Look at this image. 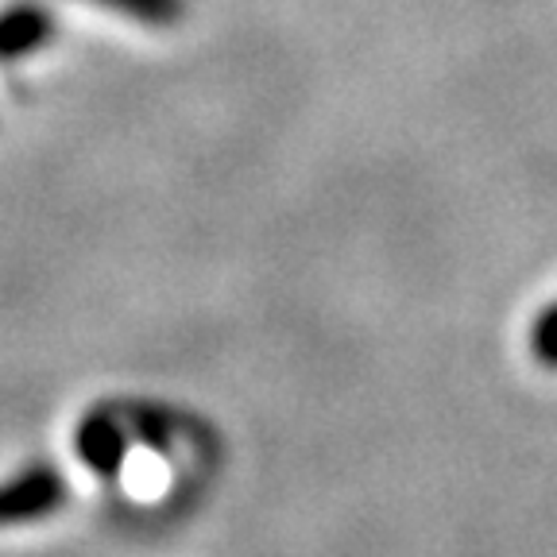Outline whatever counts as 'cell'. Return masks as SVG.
<instances>
[{
    "mask_svg": "<svg viewBox=\"0 0 557 557\" xmlns=\"http://www.w3.org/2000/svg\"><path fill=\"white\" fill-rule=\"evenodd\" d=\"M66 476L51 465H27L16 476L0 480V527H24V522L51 519L66 507Z\"/></svg>",
    "mask_w": 557,
    "mask_h": 557,
    "instance_id": "obj_1",
    "label": "cell"
},
{
    "mask_svg": "<svg viewBox=\"0 0 557 557\" xmlns=\"http://www.w3.org/2000/svg\"><path fill=\"white\" fill-rule=\"evenodd\" d=\"M132 430L121 422V414L109 407H89L74 426V457L82 469H89L101 480H116L124 472V457L132 449Z\"/></svg>",
    "mask_w": 557,
    "mask_h": 557,
    "instance_id": "obj_2",
    "label": "cell"
},
{
    "mask_svg": "<svg viewBox=\"0 0 557 557\" xmlns=\"http://www.w3.org/2000/svg\"><path fill=\"white\" fill-rule=\"evenodd\" d=\"M51 35H54L51 9L39 4V0H20V4L0 12V62L35 54L39 47L51 44Z\"/></svg>",
    "mask_w": 557,
    "mask_h": 557,
    "instance_id": "obj_3",
    "label": "cell"
},
{
    "mask_svg": "<svg viewBox=\"0 0 557 557\" xmlns=\"http://www.w3.org/2000/svg\"><path fill=\"white\" fill-rule=\"evenodd\" d=\"M89 4L113 9V12H121V16H132L151 27H171L186 16V0H89Z\"/></svg>",
    "mask_w": 557,
    "mask_h": 557,
    "instance_id": "obj_4",
    "label": "cell"
},
{
    "mask_svg": "<svg viewBox=\"0 0 557 557\" xmlns=\"http://www.w3.org/2000/svg\"><path fill=\"white\" fill-rule=\"evenodd\" d=\"M531 352L539 364L557 368V302H549L546 310L534 318L531 325Z\"/></svg>",
    "mask_w": 557,
    "mask_h": 557,
    "instance_id": "obj_5",
    "label": "cell"
}]
</instances>
